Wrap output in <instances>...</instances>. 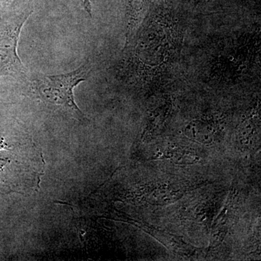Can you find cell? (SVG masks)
<instances>
[{
    "instance_id": "4",
    "label": "cell",
    "mask_w": 261,
    "mask_h": 261,
    "mask_svg": "<svg viewBox=\"0 0 261 261\" xmlns=\"http://www.w3.org/2000/svg\"><path fill=\"white\" fill-rule=\"evenodd\" d=\"M83 5L85 11L88 13L89 16L92 17V6H91L90 0H84Z\"/></svg>"
},
{
    "instance_id": "3",
    "label": "cell",
    "mask_w": 261,
    "mask_h": 261,
    "mask_svg": "<svg viewBox=\"0 0 261 261\" xmlns=\"http://www.w3.org/2000/svg\"><path fill=\"white\" fill-rule=\"evenodd\" d=\"M145 9L146 0H128L126 44L132 39L134 32L142 21Z\"/></svg>"
},
{
    "instance_id": "5",
    "label": "cell",
    "mask_w": 261,
    "mask_h": 261,
    "mask_svg": "<svg viewBox=\"0 0 261 261\" xmlns=\"http://www.w3.org/2000/svg\"><path fill=\"white\" fill-rule=\"evenodd\" d=\"M0 2H1V0H0Z\"/></svg>"
},
{
    "instance_id": "1",
    "label": "cell",
    "mask_w": 261,
    "mask_h": 261,
    "mask_svg": "<svg viewBox=\"0 0 261 261\" xmlns=\"http://www.w3.org/2000/svg\"><path fill=\"white\" fill-rule=\"evenodd\" d=\"M91 69L90 63L87 62L69 73L42 75L33 81V87L44 102L59 106L77 118H82L83 115L75 104L73 90L81 82L87 80Z\"/></svg>"
},
{
    "instance_id": "2",
    "label": "cell",
    "mask_w": 261,
    "mask_h": 261,
    "mask_svg": "<svg viewBox=\"0 0 261 261\" xmlns=\"http://www.w3.org/2000/svg\"><path fill=\"white\" fill-rule=\"evenodd\" d=\"M29 16V14L20 15L0 28V75L23 80L28 77L17 49L20 33Z\"/></svg>"
}]
</instances>
